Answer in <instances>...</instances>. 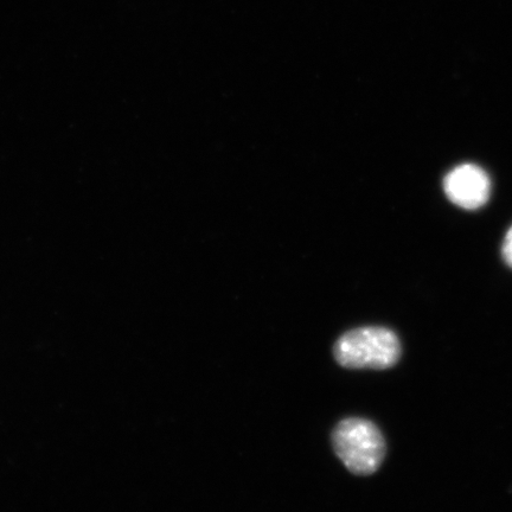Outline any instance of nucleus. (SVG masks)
I'll return each instance as SVG.
<instances>
[{
    "label": "nucleus",
    "mask_w": 512,
    "mask_h": 512,
    "mask_svg": "<svg viewBox=\"0 0 512 512\" xmlns=\"http://www.w3.org/2000/svg\"><path fill=\"white\" fill-rule=\"evenodd\" d=\"M337 457L356 476H370L380 469L387 447L383 435L366 419H345L332 433Z\"/></svg>",
    "instance_id": "obj_1"
},
{
    "label": "nucleus",
    "mask_w": 512,
    "mask_h": 512,
    "mask_svg": "<svg viewBox=\"0 0 512 512\" xmlns=\"http://www.w3.org/2000/svg\"><path fill=\"white\" fill-rule=\"evenodd\" d=\"M503 256L505 262L512 268V227L510 228L503 245Z\"/></svg>",
    "instance_id": "obj_4"
},
{
    "label": "nucleus",
    "mask_w": 512,
    "mask_h": 512,
    "mask_svg": "<svg viewBox=\"0 0 512 512\" xmlns=\"http://www.w3.org/2000/svg\"><path fill=\"white\" fill-rule=\"evenodd\" d=\"M334 355L344 368L384 370L399 362L401 344L392 330L369 326L349 331L339 338Z\"/></svg>",
    "instance_id": "obj_2"
},
{
    "label": "nucleus",
    "mask_w": 512,
    "mask_h": 512,
    "mask_svg": "<svg viewBox=\"0 0 512 512\" xmlns=\"http://www.w3.org/2000/svg\"><path fill=\"white\" fill-rule=\"evenodd\" d=\"M445 194L456 206L478 209L488 202L491 182L488 175L477 165L464 164L453 169L445 178Z\"/></svg>",
    "instance_id": "obj_3"
}]
</instances>
